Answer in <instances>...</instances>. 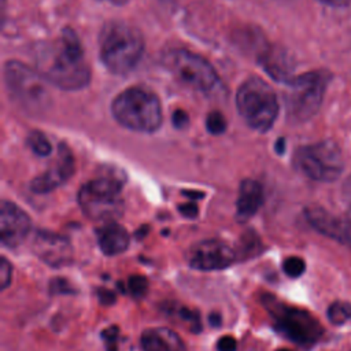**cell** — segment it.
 I'll return each mask as SVG.
<instances>
[{
	"instance_id": "1",
	"label": "cell",
	"mask_w": 351,
	"mask_h": 351,
	"mask_svg": "<svg viewBox=\"0 0 351 351\" xmlns=\"http://www.w3.org/2000/svg\"><path fill=\"white\" fill-rule=\"evenodd\" d=\"M37 71L51 84L67 89H81L89 84L90 70L77 34L63 29L59 38L36 49Z\"/></svg>"
},
{
	"instance_id": "2",
	"label": "cell",
	"mask_w": 351,
	"mask_h": 351,
	"mask_svg": "<svg viewBox=\"0 0 351 351\" xmlns=\"http://www.w3.org/2000/svg\"><path fill=\"white\" fill-rule=\"evenodd\" d=\"M144 52V38L138 29L112 21L104 25L99 36V55L104 67L112 74H126L140 62Z\"/></svg>"
},
{
	"instance_id": "3",
	"label": "cell",
	"mask_w": 351,
	"mask_h": 351,
	"mask_svg": "<svg viewBox=\"0 0 351 351\" xmlns=\"http://www.w3.org/2000/svg\"><path fill=\"white\" fill-rule=\"evenodd\" d=\"M114 118L134 132L152 133L162 123V107L158 96L143 86L122 90L111 104Z\"/></svg>"
},
{
	"instance_id": "4",
	"label": "cell",
	"mask_w": 351,
	"mask_h": 351,
	"mask_svg": "<svg viewBox=\"0 0 351 351\" xmlns=\"http://www.w3.org/2000/svg\"><path fill=\"white\" fill-rule=\"evenodd\" d=\"M4 81L10 97L27 114L44 115L52 104L48 81L29 66L10 60L4 66Z\"/></svg>"
},
{
	"instance_id": "5",
	"label": "cell",
	"mask_w": 351,
	"mask_h": 351,
	"mask_svg": "<svg viewBox=\"0 0 351 351\" xmlns=\"http://www.w3.org/2000/svg\"><path fill=\"white\" fill-rule=\"evenodd\" d=\"M236 107L244 122L258 132L269 130L278 115L277 96L259 77H250L240 85Z\"/></svg>"
},
{
	"instance_id": "6",
	"label": "cell",
	"mask_w": 351,
	"mask_h": 351,
	"mask_svg": "<svg viewBox=\"0 0 351 351\" xmlns=\"http://www.w3.org/2000/svg\"><path fill=\"white\" fill-rule=\"evenodd\" d=\"M84 214L93 221H114L122 215V184L112 177H99L88 181L78 193Z\"/></svg>"
},
{
	"instance_id": "7",
	"label": "cell",
	"mask_w": 351,
	"mask_h": 351,
	"mask_svg": "<svg viewBox=\"0 0 351 351\" xmlns=\"http://www.w3.org/2000/svg\"><path fill=\"white\" fill-rule=\"evenodd\" d=\"M263 304L271 314L277 330L291 341L311 346L322 336L321 324L307 310L287 306L271 295L263 298Z\"/></svg>"
},
{
	"instance_id": "8",
	"label": "cell",
	"mask_w": 351,
	"mask_h": 351,
	"mask_svg": "<svg viewBox=\"0 0 351 351\" xmlns=\"http://www.w3.org/2000/svg\"><path fill=\"white\" fill-rule=\"evenodd\" d=\"M162 62L177 81L191 89L210 92L219 84L215 69L204 58L188 49L169 51Z\"/></svg>"
},
{
	"instance_id": "9",
	"label": "cell",
	"mask_w": 351,
	"mask_h": 351,
	"mask_svg": "<svg viewBox=\"0 0 351 351\" xmlns=\"http://www.w3.org/2000/svg\"><path fill=\"white\" fill-rule=\"evenodd\" d=\"M289 92L287 95L288 115L296 121L303 122L311 118L319 108L326 86V77L324 73L310 71L293 77L289 82Z\"/></svg>"
},
{
	"instance_id": "10",
	"label": "cell",
	"mask_w": 351,
	"mask_h": 351,
	"mask_svg": "<svg viewBox=\"0 0 351 351\" xmlns=\"http://www.w3.org/2000/svg\"><path fill=\"white\" fill-rule=\"evenodd\" d=\"M295 160L298 167L315 181H333L344 167L341 152L337 144L330 140L299 148Z\"/></svg>"
},
{
	"instance_id": "11",
	"label": "cell",
	"mask_w": 351,
	"mask_h": 351,
	"mask_svg": "<svg viewBox=\"0 0 351 351\" xmlns=\"http://www.w3.org/2000/svg\"><path fill=\"white\" fill-rule=\"evenodd\" d=\"M237 259L236 250L221 240L199 241L186 252L189 266L204 271L225 269Z\"/></svg>"
},
{
	"instance_id": "12",
	"label": "cell",
	"mask_w": 351,
	"mask_h": 351,
	"mask_svg": "<svg viewBox=\"0 0 351 351\" xmlns=\"http://www.w3.org/2000/svg\"><path fill=\"white\" fill-rule=\"evenodd\" d=\"M32 222L29 215L15 203L3 200L0 206V239L5 247L19 245L29 234Z\"/></svg>"
},
{
	"instance_id": "13",
	"label": "cell",
	"mask_w": 351,
	"mask_h": 351,
	"mask_svg": "<svg viewBox=\"0 0 351 351\" xmlns=\"http://www.w3.org/2000/svg\"><path fill=\"white\" fill-rule=\"evenodd\" d=\"M304 215L307 222L317 232L341 244L351 245V221L350 219L335 215L318 206L307 207L304 210Z\"/></svg>"
},
{
	"instance_id": "14",
	"label": "cell",
	"mask_w": 351,
	"mask_h": 351,
	"mask_svg": "<svg viewBox=\"0 0 351 351\" xmlns=\"http://www.w3.org/2000/svg\"><path fill=\"white\" fill-rule=\"evenodd\" d=\"M74 173V158L67 145L60 144L55 162L47 171L32 181V191L36 193H48L64 184Z\"/></svg>"
},
{
	"instance_id": "15",
	"label": "cell",
	"mask_w": 351,
	"mask_h": 351,
	"mask_svg": "<svg viewBox=\"0 0 351 351\" xmlns=\"http://www.w3.org/2000/svg\"><path fill=\"white\" fill-rule=\"evenodd\" d=\"M33 250L36 255L49 266L62 267L73 261V250L67 239L49 233L38 232L34 237Z\"/></svg>"
},
{
	"instance_id": "16",
	"label": "cell",
	"mask_w": 351,
	"mask_h": 351,
	"mask_svg": "<svg viewBox=\"0 0 351 351\" xmlns=\"http://www.w3.org/2000/svg\"><path fill=\"white\" fill-rule=\"evenodd\" d=\"M143 351H186L182 339L171 329L148 328L140 337Z\"/></svg>"
},
{
	"instance_id": "17",
	"label": "cell",
	"mask_w": 351,
	"mask_h": 351,
	"mask_svg": "<svg viewBox=\"0 0 351 351\" xmlns=\"http://www.w3.org/2000/svg\"><path fill=\"white\" fill-rule=\"evenodd\" d=\"M263 203L262 185L255 180H243L239 188V196L236 202V217L240 222L248 221L256 214Z\"/></svg>"
},
{
	"instance_id": "18",
	"label": "cell",
	"mask_w": 351,
	"mask_h": 351,
	"mask_svg": "<svg viewBox=\"0 0 351 351\" xmlns=\"http://www.w3.org/2000/svg\"><path fill=\"white\" fill-rule=\"evenodd\" d=\"M97 243L104 255H118L129 247L130 236L122 225L110 221L97 229Z\"/></svg>"
},
{
	"instance_id": "19",
	"label": "cell",
	"mask_w": 351,
	"mask_h": 351,
	"mask_svg": "<svg viewBox=\"0 0 351 351\" xmlns=\"http://www.w3.org/2000/svg\"><path fill=\"white\" fill-rule=\"evenodd\" d=\"M170 311V314L176 317V319H178L181 324H184L188 329L193 332L200 330V318L196 311L184 306H171Z\"/></svg>"
},
{
	"instance_id": "20",
	"label": "cell",
	"mask_w": 351,
	"mask_h": 351,
	"mask_svg": "<svg viewBox=\"0 0 351 351\" xmlns=\"http://www.w3.org/2000/svg\"><path fill=\"white\" fill-rule=\"evenodd\" d=\"M328 318L335 325L346 324L351 319V304L344 300L333 302L328 308Z\"/></svg>"
},
{
	"instance_id": "21",
	"label": "cell",
	"mask_w": 351,
	"mask_h": 351,
	"mask_svg": "<svg viewBox=\"0 0 351 351\" xmlns=\"http://www.w3.org/2000/svg\"><path fill=\"white\" fill-rule=\"evenodd\" d=\"M27 144H29L30 149L38 156H47L52 152L51 141L48 140V137L44 133H41L38 130L29 133Z\"/></svg>"
},
{
	"instance_id": "22",
	"label": "cell",
	"mask_w": 351,
	"mask_h": 351,
	"mask_svg": "<svg viewBox=\"0 0 351 351\" xmlns=\"http://www.w3.org/2000/svg\"><path fill=\"white\" fill-rule=\"evenodd\" d=\"M126 287L129 289V292L134 296V298H143L147 291H148V281L144 276H138V274H133L128 278Z\"/></svg>"
},
{
	"instance_id": "23",
	"label": "cell",
	"mask_w": 351,
	"mask_h": 351,
	"mask_svg": "<svg viewBox=\"0 0 351 351\" xmlns=\"http://www.w3.org/2000/svg\"><path fill=\"white\" fill-rule=\"evenodd\" d=\"M282 269H284L287 276L295 278V277H299L304 273L306 263L299 256H288L282 263Z\"/></svg>"
},
{
	"instance_id": "24",
	"label": "cell",
	"mask_w": 351,
	"mask_h": 351,
	"mask_svg": "<svg viewBox=\"0 0 351 351\" xmlns=\"http://www.w3.org/2000/svg\"><path fill=\"white\" fill-rule=\"evenodd\" d=\"M206 125L207 129L213 133V134H219L226 129V121L223 118V115L218 111H213L207 115L206 119Z\"/></svg>"
},
{
	"instance_id": "25",
	"label": "cell",
	"mask_w": 351,
	"mask_h": 351,
	"mask_svg": "<svg viewBox=\"0 0 351 351\" xmlns=\"http://www.w3.org/2000/svg\"><path fill=\"white\" fill-rule=\"evenodd\" d=\"M118 337H119V332H118L117 326L106 328L101 332V339H103V343H104L107 351H117L118 350Z\"/></svg>"
},
{
	"instance_id": "26",
	"label": "cell",
	"mask_w": 351,
	"mask_h": 351,
	"mask_svg": "<svg viewBox=\"0 0 351 351\" xmlns=\"http://www.w3.org/2000/svg\"><path fill=\"white\" fill-rule=\"evenodd\" d=\"M11 273H12V269H11L10 262L5 258H1V263H0V284H1L3 289H5L10 285L11 277H12Z\"/></svg>"
},
{
	"instance_id": "27",
	"label": "cell",
	"mask_w": 351,
	"mask_h": 351,
	"mask_svg": "<svg viewBox=\"0 0 351 351\" xmlns=\"http://www.w3.org/2000/svg\"><path fill=\"white\" fill-rule=\"evenodd\" d=\"M51 292L52 293H71L74 289L69 284V281L63 278H55L51 281Z\"/></svg>"
},
{
	"instance_id": "28",
	"label": "cell",
	"mask_w": 351,
	"mask_h": 351,
	"mask_svg": "<svg viewBox=\"0 0 351 351\" xmlns=\"http://www.w3.org/2000/svg\"><path fill=\"white\" fill-rule=\"evenodd\" d=\"M236 347H237V343L233 336L226 335L218 339V343H217L218 351H236Z\"/></svg>"
},
{
	"instance_id": "29",
	"label": "cell",
	"mask_w": 351,
	"mask_h": 351,
	"mask_svg": "<svg viewBox=\"0 0 351 351\" xmlns=\"http://www.w3.org/2000/svg\"><path fill=\"white\" fill-rule=\"evenodd\" d=\"M173 123L177 128L185 126L188 123V115L184 111H181V110L174 111V114H173Z\"/></svg>"
},
{
	"instance_id": "30",
	"label": "cell",
	"mask_w": 351,
	"mask_h": 351,
	"mask_svg": "<svg viewBox=\"0 0 351 351\" xmlns=\"http://www.w3.org/2000/svg\"><path fill=\"white\" fill-rule=\"evenodd\" d=\"M99 300L103 303V304H111L114 303L115 300V295L110 291V289H99Z\"/></svg>"
},
{
	"instance_id": "31",
	"label": "cell",
	"mask_w": 351,
	"mask_h": 351,
	"mask_svg": "<svg viewBox=\"0 0 351 351\" xmlns=\"http://www.w3.org/2000/svg\"><path fill=\"white\" fill-rule=\"evenodd\" d=\"M180 211H181L182 215H185V217H188V218H193V217H196V214H197V208H196V206H193V204H184V206H180Z\"/></svg>"
},
{
	"instance_id": "32",
	"label": "cell",
	"mask_w": 351,
	"mask_h": 351,
	"mask_svg": "<svg viewBox=\"0 0 351 351\" xmlns=\"http://www.w3.org/2000/svg\"><path fill=\"white\" fill-rule=\"evenodd\" d=\"M322 3L325 4H329V5H336V7H341V5H347L351 0H321Z\"/></svg>"
},
{
	"instance_id": "33",
	"label": "cell",
	"mask_w": 351,
	"mask_h": 351,
	"mask_svg": "<svg viewBox=\"0 0 351 351\" xmlns=\"http://www.w3.org/2000/svg\"><path fill=\"white\" fill-rule=\"evenodd\" d=\"M107 1H110V3H114V4H123V3H126L128 0H107Z\"/></svg>"
},
{
	"instance_id": "34",
	"label": "cell",
	"mask_w": 351,
	"mask_h": 351,
	"mask_svg": "<svg viewBox=\"0 0 351 351\" xmlns=\"http://www.w3.org/2000/svg\"><path fill=\"white\" fill-rule=\"evenodd\" d=\"M277 351H289V350H285V348H280V350H277Z\"/></svg>"
}]
</instances>
